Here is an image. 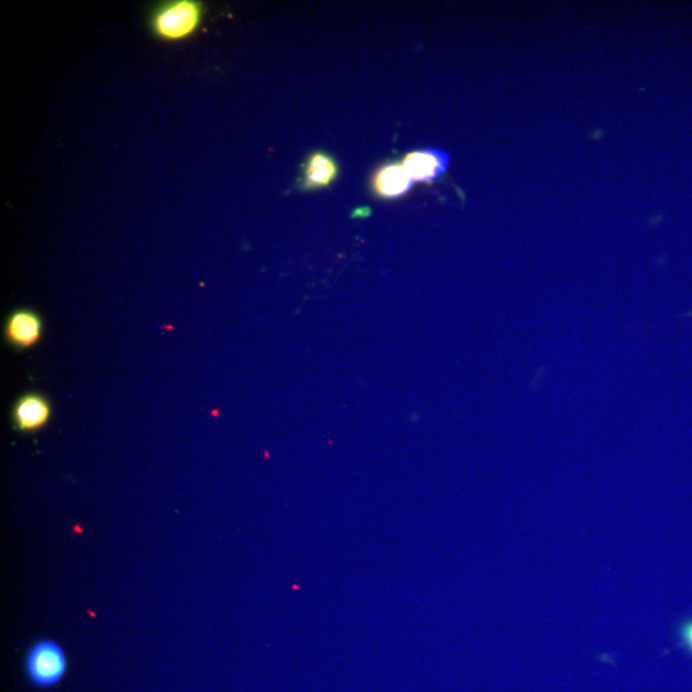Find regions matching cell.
<instances>
[{
	"label": "cell",
	"instance_id": "cell-1",
	"mask_svg": "<svg viewBox=\"0 0 692 692\" xmlns=\"http://www.w3.org/2000/svg\"><path fill=\"white\" fill-rule=\"evenodd\" d=\"M204 20V6L198 0H171L159 4L149 18V29L157 39L180 43L198 33Z\"/></svg>",
	"mask_w": 692,
	"mask_h": 692
},
{
	"label": "cell",
	"instance_id": "cell-2",
	"mask_svg": "<svg viewBox=\"0 0 692 692\" xmlns=\"http://www.w3.org/2000/svg\"><path fill=\"white\" fill-rule=\"evenodd\" d=\"M26 673L35 686L57 685L66 675L67 658L61 645L53 640H40L26 655Z\"/></svg>",
	"mask_w": 692,
	"mask_h": 692
},
{
	"label": "cell",
	"instance_id": "cell-3",
	"mask_svg": "<svg viewBox=\"0 0 692 692\" xmlns=\"http://www.w3.org/2000/svg\"><path fill=\"white\" fill-rule=\"evenodd\" d=\"M449 154L440 149H422L408 153L402 165L413 182H432L443 176L449 167Z\"/></svg>",
	"mask_w": 692,
	"mask_h": 692
},
{
	"label": "cell",
	"instance_id": "cell-4",
	"mask_svg": "<svg viewBox=\"0 0 692 692\" xmlns=\"http://www.w3.org/2000/svg\"><path fill=\"white\" fill-rule=\"evenodd\" d=\"M42 317L30 309H18L7 318L6 338L18 349L33 348L43 336Z\"/></svg>",
	"mask_w": 692,
	"mask_h": 692
},
{
	"label": "cell",
	"instance_id": "cell-5",
	"mask_svg": "<svg viewBox=\"0 0 692 692\" xmlns=\"http://www.w3.org/2000/svg\"><path fill=\"white\" fill-rule=\"evenodd\" d=\"M52 416L49 400L40 394H26L17 400L13 421L18 431L34 432L43 429Z\"/></svg>",
	"mask_w": 692,
	"mask_h": 692
},
{
	"label": "cell",
	"instance_id": "cell-6",
	"mask_svg": "<svg viewBox=\"0 0 692 692\" xmlns=\"http://www.w3.org/2000/svg\"><path fill=\"white\" fill-rule=\"evenodd\" d=\"M412 186L413 180L402 163H389L381 167L372 179V189L382 199L403 197Z\"/></svg>",
	"mask_w": 692,
	"mask_h": 692
},
{
	"label": "cell",
	"instance_id": "cell-7",
	"mask_svg": "<svg viewBox=\"0 0 692 692\" xmlns=\"http://www.w3.org/2000/svg\"><path fill=\"white\" fill-rule=\"evenodd\" d=\"M335 159L323 152L312 153L304 163L302 186L305 190L327 188L338 177Z\"/></svg>",
	"mask_w": 692,
	"mask_h": 692
},
{
	"label": "cell",
	"instance_id": "cell-8",
	"mask_svg": "<svg viewBox=\"0 0 692 692\" xmlns=\"http://www.w3.org/2000/svg\"><path fill=\"white\" fill-rule=\"evenodd\" d=\"M678 637H680L682 648H685L692 655V618L685 619L680 623Z\"/></svg>",
	"mask_w": 692,
	"mask_h": 692
}]
</instances>
